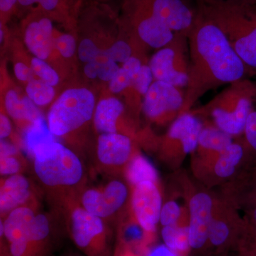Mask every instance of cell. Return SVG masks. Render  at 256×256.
Wrapping results in <instances>:
<instances>
[{"label": "cell", "instance_id": "1", "mask_svg": "<svg viewBox=\"0 0 256 256\" xmlns=\"http://www.w3.org/2000/svg\"><path fill=\"white\" fill-rule=\"evenodd\" d=\"M188 38V80L181 114L191 112L207 92L242 80L248 75L245 64L223 32L198 10L196 22Z\"/></svg>", "mask_w": 256, "mask_h": 256}, {"label": "cell", "instance_id": "2", "mask_svg": "<svg viewBox=\"0 0 256 256\" xmlns=\"http://www.w3.org/2000/svg\"><path fill=\"white\" fill-rule=\"evenodd\" d=\"M197 10L223 32L234 52L256 78V9L236 0H198Z\"/></svg>", "mask_w": 256, "mask_h": 256}, {"label": "cell", "instance_id": "3", "mask_svg": "<svg viewBox=\"0 0 256 256\" xmlns=\"http://www.w3.org/2000/svg\"><path fill=\"white\" fill-rule=\"evenodd\" d=\"M34 170L43 186L65 203L78 194L82 186L85 170L82 160L60 142L48 144L37 151L33 158Z\"/></svg>", "mask_w": 256, "mask_h": 256}, {"label": "cell", "instance_id": "4", "mask_svg": "<svg viewBox=\"0 0 256 256\" xmlns=\"http://www.w3.org/2000/svg\"><path fill=\"white\" fill-rule=\"evenodd\" d=\"M256 101V84L248 79L230 84L200 110L198 117L210 118L213 124L233 138L244 136Z\"/></svg>", "mask_w": 256, "mask_h": 256}, {"label": "cell", "instance_id": "5", "mask_svg": "<svg viewBox=\"0 0 256 256\" xmlns=\"http://www.w3.org/2000/svg\"><path fill=\"white\" fill-rule=\"evenodd\" d=\"M67 230L76 246L86 256H114L112 232L107 222L92 214L73 198L64 203Z\"/></svg>", "mask_w": 256, "mask_h": 256}, {"label": "cell", "instance_id": "6", "mask_svg": "<svg viewBox=\"0 0 256 256\" xmlns=\"http://www.w3.org/2000/svg\"><path fill=\"white\" fill-rule=\"evenodd\" d=\"M95 96L86 88L64 92L50 108L48 124L56 137H64L78 130L94 118Z\"/></svg>", "mask_w": 256, "mask_h": 256}, {"label": "cell", "instance_id": "7", "mask_svg": "<svg viewBox=\"0 0 256 256\" xmlns=\"http://www.w3.org/2000/svg\"><path fill=\"white\" fill-rule=\"evenodd\" d=\"M247 224L240 212L216 194L208 237V256H228L237 252L246 233Z\"/></svg>", "mask_w": 256, "mask_h": 256}, {"label": "cell", "instance_id": "8", "mask_svg": "<svg viewBox=\"0 0 256 256\" xmlns=\"http://www.w3.org/2000/svg\"><path fill=\"white\" fill-rule=\"evenodd\" d=\"M182 180L188 194L191 256H208V237L216 194L205 186L196 188L185 176Z\"/></svg>", "mask_w": 256, "mask_h": 256}, {"label": "cell", "instance_id": "9", "mask_svg": "<svg viewBox=\"0 0 256 256\" xmlns=\"http://www.w3.org/2000/svg\"><path fill=\"white\" fill-rule=\"evenodd\" d=\"M244 140L234 141L213 159L201 164H192L194 175L204 186H222L233 180L249 165L255 162Z\"/></svg>", "mask_w": 256, "mask_h": 256}, {"label": "cell", "instance_id": "10", "mask_svg": "<svg viewBox=\"0 0 256 256\" xmlns=\"http://www.w3.org/2000/svg\"><path fill=\"white\" fill-rule=\"evenodd\" d=\"M204 126L192 111L180 114L172 122L162 142L161 160L173 169L180 168L186 156L196 152Z\"/></svg>", "mask_w": 256, "mask_h": 256}, {"label": "cell", "instance_id": "11", "mask_svg": "<svg viewBox=\"0 0 256 256\" xmlns=\"http://www.w3.org/2000/svg\"><path fill=\"white\" fill-rule=\"evenodd\" d=\"M131 196L132 188L127 180L116 178L100 188L82 190L78 200L86 210L108 223L130 208Z\"/></svg>", "mask_w": 256, "mask_h": 256}, {"label": "cell", "instance_id": "12", "mask_svg": "<svg viewBox=\"0 0 256 256\" xmlns=\"http://www.w3.org/2000/svg\"><path fill=\"white\" fill-rule=\"evenodd\" d=\"M185 38L188 37L176 34L174 41L158 50L151 58L149 66L158 82H166L178 88L188 86V64L182 46Z\"/></svg>", "mask_w": 256, "mask_h": 256}, {"label": "cell", "instance_id": "13", "mask_svg": "<svg viewBox=\"0 0 256 256\" xmlns=\"http://www.w3.org/2000/svg\"><path fill=\"white\" fill-rule=\"evenodd\" d=\"M163 204L164 198L160 184L144 182L132 188L130 208L131 213L146 233L154 239Z\"/></svg>", "mask_w": 256, "mask_h": 256}, {"label": "cell", "instance_id": "14", "mask_svg": "<svg viewBox=\"0 0 256 256\" xmlns=\"http://www.w3.org/2000/svg\"><path fill=\"white\" fill-rule=\"evenodd\" d=\"M220 194L240 212L248 225L256 227V162L220 186Z\"/></svg>", "mask_w": 256, "mask_h": 256}, {"label": "cell", "instance_id": "15", "mask_svg": "<svg viewBox=\"0 0 256 256\" xmlns=\"http://www.w3.org/2000/svg\"><path fill=\"white\" fill-rule=\"evenodd\" d=\"M180 89L166 82H153L143 102L146 117L154 122H173L181 114L184 104V94Z\"/></svg>", "mask_w": 256, "mask_h": 256}, {"label": "cell", "instance_id": "16", "mask_svg": "<svg viewBox=\"0 0 256 256\" xmlns=\"http://www.w3.org/2000/svg\"><path fill=\"white\" fill-rule=\"evenodd\" d=\"M152 15L175 34L188 37L197 18L188 0H140Z\"/></svg>", "mask_w": 256, "mask_h": 256}, {"label": "cell", "instance_id": "17", "mask_svg": "<svg viewBox=\"0 0 256 256\" xmlns=\"http://www.w3.org/2000/svg\"><path fill=\"white\" fill-rule=\"evenodd\" d=\"M136 152L129 136L122 133L102 134L98 139L96 160L106 171L124 173Z\"/></svg>", "mask_w": 256, "mask_h": 256}, {"label": "cell", "instance_id": "18", "mask_svg": "<svg viewBox=\"0 0 256 256\" xmlns=\"http://www.w3.org/2000/svg\"><path fill=\"white\" fill-rule=\"evenodd\" d=\"M132 2L134 6L133 23L136 25L138 36L144 43L152 48L161 50L174 41L176 34L152 15L140 0H132Z\"/></svg>", "mask_w": 256, "mask_h": 256}, {"label": "cell", "instance_id": "19", "mask_svg": "<svg viewBox=\"0 0 256 256\" xmlns=\"http://www.w3.org/2000/svg\"><path fill=\"white\" fill-rule=\"evenodd\" d=\"M34 193L32 182L24 175L18 174L2 180L0 213L2 220L10 212L23 206H34Z\"/></svg>", "mask_w": 256, "mask_h": 256}, {"label": "cell", "instance_id": "20", "mask_svg": "<svg viewBox=\"0 0 256 256\" xmlns=\"http://www.w3.org/2000/svg\"><path fill=\"white\" fill-rule=\"evenodd\" d=\"M234 138L214 124H204L192 164H201L213 159L234 142Z\"/></svg>", "mask_w": 256, "mask_h": 256}, {"label": "cell", "instance_id": "21", "mask_svg": "<svg viewBox=\"0 0 256 256\" xmlns=\"http://www.w3.org/2000/svg\"><path fill=\"white\" fill-rule=\"evenodd\" d=\"M117 232L116 247L132 249L144 254L156 239L150 236L133 216L130 210L121 218Z\"/></svg>", "mask_w": 256, "mask_h": 256}, {"label": "cell", "instance_id": "22", "mask_svg": "<svg viewBox=\"0 0 256 256\" xmlns=\"http://www.w3.org/2000/svg\"><path fill=\"white\" fill-rule=\"evenodd\" d=\"M53 24L50 18H43L32 22L25 32V43L36 58L46 60L52 53Z\"/></svg>", "mask_w": 256, "mask_h": 256}, {"label": "cell", "instance_id": "23", "mask_svg": "<svg viewBox=\"0 0 256 256\" xmlns=\"http://www.w3.org/2000/svg\"><path fill=\"white\" fill-rule=\"evenodd\" d=\"M124 112V106L114 98L101 100L96 108L94 126L100 134L119 133L118 124Z\"/></svg>", "mask_w": 256, "mask_h": 256}, {"label": "cell", "instance_id": "24", "mask_svg": "<svg viewBox=\"0 0 256 256\" xmlns=\"http://www.w3.org/2000/svg\"><path fill=\"white\" fill-rule=\"evenodd\" d=\"M182 192L172 196H168L163 204L161 216H160V225L162 227L171 226H188V194L184 184L183 180H181Z\"/></svg>", "mask_w": 256, "mask_h": 256}, {"label": "cell", "instance_id": "25", "mask_svg": "<svg viewBox=\"0 0 256 256\" xmlns=\"http://www.w3.org/2000/svg\"><path fill=\"white\" fill-rule=\"evenodd\" d=\"M124 174L131 188L144 182L160 184L159 174L156 166L150 160L138 151L128 163Z\"/></svg>", "mask_w": 256, "mask_h": 256}, {"label": "cell", "instance_id": "26", "mask_svg": "<svg viewBox=\"0 0 256 256\" xmlns=\"http://www.w3.org/2000/svg\"><path fill=\"white\" fill-rule=\"evenodd\" d=\"M56 136L50 131V126L44 118L30 124L24 134V146L28 156L33 160L36 152L56 142Z\"/></svg>", "mask_w": 256, "mask_h": 256}, {"label": "cell", "instance_id": "27", "mask_svg": "<svg viewBox=\"0 0 256 256\" xmlns=\"http://www.w3.org/2000/svg\"><path fill=\"white\" fill-rule=\"evenodd\" d=\"M5 108L10 117L20 121L34 124L42 118L41 111L28 97H18L15 90H10L5 97Z\"/></svg>", "mask_w": 256, "mask_h": 256}, {"label": "cell", "instance_id": "28", "mask_svg": "<svg viewBox=\"0 0 256 256\" xmlns=\"http://www.w3.org/2000/svg\"><path fill=\"white\" fill-rule=\"evenodd\" d=\"M161 236L163 242L170 250L178 256H191L188 226H171L162 227Z\"/></svg>", "mask_w": 256, "mask_h": 256}, {"label": "cell", "instance_id": "29", "mask_svg": "<svg viewBox=\"0 0 256 256\" xmlns=\"http://www.w3.org/2000/svg\"><path fill=\"white\" fill-rule=\"evenodd\" d=\"M28 97L36 106H44L50 104L54 98L55 90L53 86L48 85L41 79L34 78L28 82L26 87Z\"/></svg>", "mask_w": 256, "mask_h": 256}, {"label": "cell", "instance_id": "30", "mask_svg": "<svg viewBox=\"0 0 256 256\" xmlns=\"http://www.w3.org/2000/svg\"><path fill=\"white\" fill-rule=\"evenodd\" d=\"M120 68L118 65L114 62H92L86 64L84 72L88 78H99L104 82H110Z\"/></svg>", "mask_w": 256, "mask_h": 256}, {"label": "cell", "instance_id": "31", "mask_svg": "<svg viewBox=\"0 0 256 256\" xmlns=\"http://www.w3.org/2000/svg\"><path fill=\"white\" fill-rule=\"evenodd\" d=\"M32 69L35 76L52 86H55L60 82L58 74L44 60L34 58L32 60Z\"/></svg>", "mask_w": 256, "mask_h": 256}, {"label": "cell", "instance_id": "32", "mask_svg": "<svg viewBox=\"0 0 256 256\" xmlns=\"http://www.w3.org/2000/svg\"><path fill=\"white\" fill-rule=\"evenodd\" d=\"M24 168V161L20 154H8L0 156V174L8 178L12 175L21 174Z\"/></svg>", "mask_w": 256, "mask_h": 256}, {"label": "cell", "instance_id": "33", "mask_svg": "<svg viewBox=\"0 0 256 256\" xmlns=\"http://www.w3.org/2000/svg\"><path fill=\"white\" fill-rule=\"evenodd\" d=\"M152 72L149 65H142L140 72L133 78L132 86L141 95H146L152 84H153Z\"/></svg>", "mask_w": 256, "mask_h": 256}, {"label": "cell", "instance_id": "34", "mask_svg": "<svg viewBox=\"0 0 256 256\" xmlns=\"http://www.w3.org/2000/svg\"><path fill=\"white\" fill-rule=\"evenodd\" d=\"M105 54L112 62L116 63L124 64L132 57V48L126 42H116L112 47L104 50Z\"/></svg>", "mask_w": 256, "mask_h": 256}, {"label": "cell", "instance_id": "35", "mask_svg": "<svg viewBox=\"0 0 256 256\" xmlns=\"http://www.w3.org/2000/svg\"><path fill=\"white\" fill-rule=\"evenodd\" d=\"M244 140L256 162V101L248 119Z\"/></svg>", "mask_w": 256, "mask_h": 256}, {"label": "cell", "instance_id": "36", "mask_svg": "<svg viewBox=\"0 0 256 256\" xmlns=\"http://www.w3.org/2000/svg\"><path fill=\"white\" fill-rule=\"evenodd\" d=\"M133 76L124 67L120 68L114 78L110 82V90L114 94L124 92L132 86Z\"/></svg>", "mask_w": 256, "mask_h": 256}, {"label": "cell", "instance_id": "37", "mask_svg": "<svg viewBox=\"0 0 256 256\" xmlns=\"http://www.w3.org/2000/svg\"><path fill=\"white\" fill-rule=\"evenodd\" d=\"M101 50L90 40H84L78 48V56L84 63H90L98 56Z\"/></svg>", "mask_w": 256, "mask_h": 256}, {"label": "cell", "instance_id": "38", "mask_svg": "<svg viewBox=\"0 0 256 256\" xmlns=\"http://www.w3.org/2000/svg\"><path fill=\"white\" fill-rule=\"evenodd\" d=\"M56 46L62 56L70 58L73 56L76 50V44L73 36L69 34L62 35L56 42Z\"/></svg>", "mask_w": 256, "mask_h": 256}, {"label": "cell", "instance_id": "39", "mask_svg": "<svg viewBox=\"0 0 256 256\" xmlns=\"http://www.w3.org/2000/svg\"><path fill=\"white\" fill-rule=\"evenodd\" d=\"M62 0H18V4L24 8L38 4L42 10L50 12L60 6Z\"/></svg>", "mask_w": 256, "mask_h": 256}, {"label": "cell", "instance_id": "40", "mask_svg": "<svg viewBox=\"0 0 256 256\" xmlns=\"http://www.w3.org/2000/svg\"><path fill=\"white\" fill-rule=\"evenodd\" d=\"M14 73L16 78L21 82H30L33 80L34 74L32 68H28V66L22 63H18L15 65Z\"/></svg>", "mask_w": 256, "mask_h": 256}, {"label": "cell", "instance_id": "41", "mask_svg": "<svg viewBox=\"0 0 256 256\" xmlns=\"http://www.w3.org/2000/svg\"><path fill=\"white\" fill-rule=\"evenodd\" d=\"M143 256H178L166 246L164 244L152 246L144 252Z\"/></svg>", "mask_w": 256, "mask_h": 256}, {"label": "cell", "instance_id": "42", "mask_svg": "<svg viewBox=\"0 0 256 256\" xmlns=\"http://www.w3.org/2000/svg\"><path fill=\"white\" fill-rule=\"evenodd\" d=\"M12 133V124L10 119L5 114H0V138L4 140Z\"/></svg>", "mask_w": 256, "mask_h": 256}, {"label": "cell", "instance_id": "43", "mask_svg": "<svg viewBox=\"0 0 256 256\" xmlns=\"http://www.w3.org/2000/svg\"><path fill=\"white\" fill-rule=\"evenodd\" d=\"M236 252V256H256V248L245 239L240 242Z\"/></svg>", "mask_w": 256, "mask_h": 256}, {"label": "cell", "instance_id": "44", "mask_svg": "<svg viewBox=\"0 0 256 256\" xmlns=\"http://www.w3.org/2000/svg\"><path fill=\"white\" fill-rule=\"evenodd\" d=\"M18 3V0H0V11L2 14H9Z\"/></svg>", "mask_w": 256, "mask_h": 256}, {"label": "cell", "instance_id": "45", "mask_svg": "<svg viewBox=\"0 0 256 256\" xmlns=\"http://www.w3.org/2000/svg\"><path fill=\"white\" fill-rule=\"evenodd\" d=\"M144 254L132 250V249L122 248L116 247L114 256H143Z\"/></svg>", "mask_w": 256, "mask_h": 256}, {"label": "cell", "instance_id": "46", "mask_svg": "<svg viewBox=\"0 0 256 256\" xmlns=\"http://www.w3.org/2000/svg\"><path fill=\"white\" fill-rule=\"evenodd\" d=\"M244 238L256 246V227L247 224L246 233Z\"/></svg>", "mask_w": 256, "mask_h": 256}, {"label": "cell", "instance_id": "47", "mask_svg": "<svg viewBox=\"0 0 256 256\" xmlns=\"http://www.w3.org/2000/svg\"><path fill=\"white\" fill-rule=\"evenodd\" d=\"M196 1H198V0H196ZM236 1L240 2L248 5V6H252V8L256 9V0H236Z\"/></svg>", "mask_w": 256, "mask_h": 256}, {"label": "cell", "instance_id": "48", "mask_svg": "<svg viewBox=\"0 0 256 256\" xmlns=\"http://www.w3.org/2000/svg\"><path fill=\"white\" fill-rule=\"evenodd\" d=\"M0 33H1V38H0V40H1V42H2L3 40V37H4V32L2 31V28H1V31H0Z\"/></svg>", "mask_w": 256, "mask_h": 256}, {"label": "cell", "instance_id": "49", "mask_svg": "<svg viewBox=\"0 0 256 256\" xmlns=\"http://www.w3.org/2000/svg\"><path fill=\"white\" fill-rule=\"evenodd\" d=\"M250 244H252V242H250ZM252 244V245H254V244ZM254 247H255V248H256V246H255V245H254Z\"/></svg>", "mask_w": 256, "mask_h": 256}, {"label": "cell", "instance_id": "50", "mask_svg": "<svg viewBox=\"0 0 256 256\" xmlns=\"http://www.w3.org/2000/svg\"></svg>", "mask_w": 256, "mask_h": 256}]
</instances>
